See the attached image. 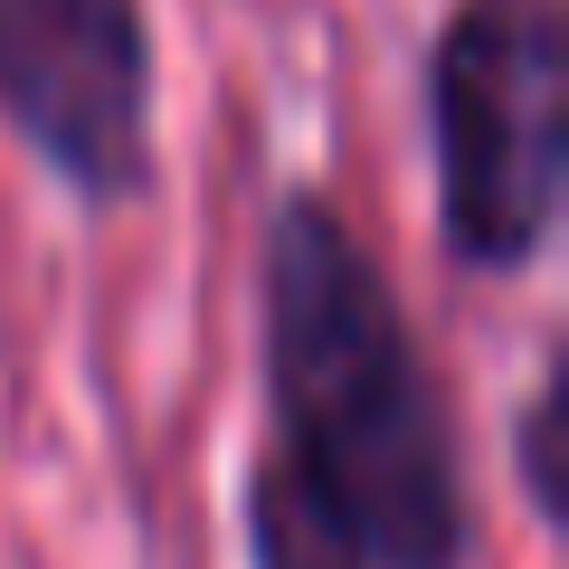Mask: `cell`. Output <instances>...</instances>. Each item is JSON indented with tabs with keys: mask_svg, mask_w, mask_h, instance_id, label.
Listing matches in <instances>:
<instances>
[{
	"mask_svg": "<svg viewBox=\"0 0 569 569\" xmlns=\"http://www.w3.org/2000/svg\"><path fill=\"white\" fill-rule=\"evenodd\" d=\"M560 418H569V399H560V370H550L522 408V485L541 503V522H560Z\"/></svg>",
	"mask_w": 569,
	"mask_h": 569,
	"instance_id": "5b68a950",
	"label": "cell"
},
{
	"mask_svg": "<svg viewBox=\"0 0 569 569\" xmlns=\"http://www.w3.org/2000/svg\"><path fill=\"white\" fill-rule=\"evenodd\" d=\"M266 389L284 456L351 569H456L466 475L456 427L427 389L399 295L323 200H276L266 219Z\"/></svg>",
	"mask_w": 569,
	"mask_h": 569,
	"instance_id": "6da1fadb",
	"label": "cell"
},
{
	"mask_svg": "<svg viewBox=\"0 0 569 569\" xmlns=\"http://www.w3.org/2000/svg\"><path fill=\"white\" fill-rule=\"evenodd\" d=\"M257 569H351V550L323 531V512L295 493V475H257Z\"/></svg>",
	"mask_w": 569,
	"mask_h": 569,
	"instance_id": "277c9868",
	"label": "cell"
},
{
	"mask_svg": "<svg viewBox=\"0 0 569 569\" xmlns=\"http://www.w3.org/2000/svg\"><path fill=\"white\" fill-rule=\"evenodd\" d=\"M437 219L466 266H531L569 181V39L560 0H456L427 58Z\"/></svg>",
	"mask_w": 569,
	"mask_h": 569,
	"instance_id": "7a4b0ae2",
	"label": "cell"
},
{
	"mask_svg": "<svg viewBox=\"0 0 569 569\" xmlns=\"http://www.w3.org/2000/svg\"><path fill=\"white\" fill-rule=\"evenodd\" d=\"M0 114L86 200L152 181V39L142 0H0Z\"/></svg>",
	"mask_w": 569,
	"mask_h": 569,
	"instance_id": "3957f363",
	"label": "cell"
}]
</instances>
